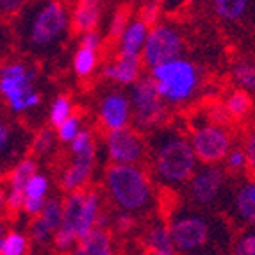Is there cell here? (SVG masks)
Listing matches in <instances>:
<instances>
[{"mask_svg":"<svg viewBox=\"0 0 255 255\" xmlns=\"http://www.w3.org/2000/svg\"><path fill=\"white\" fill-rule=\"evenodd\" d=\"M168 230L177 252L195 254L211 243L213 221L196 211H182L171 218Z\"/></svg>","mask_w":255,"mask_h":255,"instance_id":"cell-5","label":"cell"},{"mask_svg":"<svg viewBox=\"0 0 255 255\" xmlns=\"http://www.w3.org/2000/svg\"><path fill=\"white\" fill-rule=\"evenodd\" d=\"M104 187L122 213H141L153 202L152 179L141 166L109 164L104 173Z\"/></svg>","mask_w":255,"mask_h":255,"instance_id":"cell-2","label":"cell"},{"mask_svg":"<svg viewBox=\"0 0 255 255\" xmlns=\"http://www.w3.org/2000/svg\"><path fill=\"white\" fill-rule=\"evenodd\" d=\"M25 146V139L21 132L13 124V120L5 115V111L0 109V166L16 164L21 148Z\"/></svg>","mask_w":255,"mask_h":255,"instance_id":"cell-15","label":"cell"},{"mask_svg":"<svg viewBox=\"0 0 255 255\" xmlns=\"http://www.w3.org/2000/svg\"><path fill=\"white\" fill-rule=\"evenodd\" d=\"M130 118L136 130H148L157 127L164 118V100L157 95L150 77H141L130 90Z\"/></svg>","mask_w":255,"mask_h":255,"instance_id":"cell-7","label":"cell"},{"mask_svg":"<svg viewBox=\"0 0 255 255\" xmlns=\"http://www.w3.org/2000/svg\"><path fill=\"white\" fill-rule=\"evenodd\" d=\"M106 152L111 164L139 166V162L148 155V143L139 130L125 127L107 132Z\"/></svg>","mask_w":255,"mask_h":255,"instance_id":"cell-10","label":"cell"},{"mask_svg":"<svg viewBox=\"0 0 255 255\" xmlns=\"http://www.w3.org/2000/svg\"><path fill=\"white\" fill-rule=\"evenodd\" d=\"M2 239H4V238H2ZM2 239H0V245H2Z\"/></svg>","mask_w":255,"mask_h":255,"instance_id":"cell-44","label":"cell"},{"mask_svg":"<svg viewBox=\"0 0 255 255\" xmlns=\"http://www.w3.org/2000/svg\"><path fill=\"white\" fill-rule=\"evenodd\" d=\"M48 191H50V180L47 175L38 171L25 187L21 211L32 218H38L45 207V202L48 200Z\"/></svg>","mask_w":255,"mask_h":255,"instance_id":"cell-18","label":"cell"},{"mask_svg":"<svg viewBox=\"0 0 255 255\" xmlns=\"http://www.w3.org/2000/svg\"><path fill=\"white\" fill-rule=\"evenodd\" d=\"M100 45H102V39H100V34H98L97 30H95V32H88V34H82L81 47L91 48V50H97L98 52Z\"/></svg>","mask_w":255,"mask_h":255,"instance_id":"cell-39","label":"cell"},{"mask_svg":"<svg viewBox=\"0 0 255 255\" xmlns=\"http://www.w3.org/2000/svg\"><path fill=\"white\" fill-rule=\"evenodd\" d=\"M102 18V5L97 0H81L77 2L72 13V27L77 34L95 32Z\"/></svg>","mask_w":255,"mask_h":255,"instance_id":"cell-19","label":"cell"},{"mask_svg":"<svg viewBox=\"0 0 255 255\" xmlns=\"http://www.w3.org/2000/svg\"><path fill=\"white\" fill-rule=\"evenodd\" d=\"M141 57L139 55H120L104 68V77L122 86H132L139 81Z\"/></svg>","mask_w":255,"mask_h":255,"instance_id":"cell-17","label":"cell"},{"mask_svg":"<svg viewBox=\"0 0 255 255\" xmlns=\"http://www.w3.org/2000/svg\"><path fill=\"white\" fill-rule=\"evenodd\" d=\"M214 13L227 21H236L241 16H245L248 9L247 0H216L213 4Z\"/></svg>","mask_w":255,"mask_h":255,"instance_id":"cell-27","label":"cell"},{"mask_svg":"<svg viewBox=\"0 0 255 255\" xmlns=\"http://www.w3.org/2000/svg\"><path fill=\"white\" fill-rule=\"evenodd\" d=\"M70 116H73V104L70 100V97H66V95L55 97V100L50 106V111H48V122H50V125L54 128H57Z\"/></svg>","mask_w":255,"mask_h":255,"instance_id":"cell-28","label":"cell"},{"mask_svg":"<svg viewBox=\"0 0 255 255\" xmlns=\"http://www.w3.org/2000/svg\"><path fill=\"white\" fill-rule=\"evenodd\" d=\"M61 216H63V200H59V198H48L45 202V207H43L38 220L52 230V234H55V230H57V227L61 223Z\"/></svg>","mask_w":255,"mask_h":255,"instance_id":"cell-30","label":"cell"},{"mask_svg":"<svg viewBox=\"0 0 255 255\" xmlns=\"http://www.w3.org/2000/svg\"><path fill=\"white\" fill-rule=\"evenodd\" d=\"M146 36H148V27L143 21H139L137 18L128 21L127 29L120 38V55H139L141 57Z\"/></svg>","mask_w":255,"mask_h":255,"instance_id":"cell-21","label":"cell"},{"mask_svg":"<svg viewBox=\"0 0 255 255\" xmlns=\"http://www.w3.org/2000/svg\"><path fill=\"white\" fill-rule=\"evenodd\" d=\"M145 247L148 255H177V248L171 241L170 230L162 223L152 225L146 230Z\"/></svg>","mask_w":255,"mask_h":255,"instance_id":"cell-22","label":"cell"},{"mask_svg":"<svg viewBox=\"0 0 255 255\" xmlns=\"http://www.w3.org/2000/svg\"><path fill=\"white\" fill-rule=\"evenodd\" d=\"M128 11L127 9H118V11H115V14H113V20H111L109 23V39H120L122 38V34H124V30L127 29L128 25Z\"/></svg>","mask_w":255,"mask_h":255,"instance_id":"cell-34","label":"cell"},{"mask_svg":"<svg viewBox=\"0 0 255 255\" xmlns=\"http://www.w3.org/2000/svg\"><path fill=\"white\" fill-rule=\"evenodd\" d=\"M245 157H247V168L250 171V177H255V130H252L245 141Z\"/></svg>","mask_w":255,"mask_h":255,"instance_id":"cell-37","label":"cell"},{"mask_svg":"<svg viewBox=\"0 0 255 255\" xmlns=\"http://www.w3.org/2000/svg\"><path fill=\"white\" fill-rule=\"evenodd\" d=\"M81 130H82L81 128V118H79L77 115H73V116H70L64 124H61L59 127L55 128V137H57V141H61V143L70 145Z\"/></svg>","mask_w":255,"mask_h":255,"instance_id":"cell-31","label":"cell"},{"mask_svg":"<svg viewBox=\"0 0 255 255\" xmlns=\"http://www.w3.org/2000/svg\"><path fill=\"white\" fill-rule=\"evenodd\" d=\"M150 79L159 97L170 104H182L189 100L200 82L198 68L191 61L182 57L152 68Z\"/></svg>","mask_w":255,"mask_h":255,"instance_id":"cell-4","label":"cell"},{"mask_svg":"<svg viewBox=\"0 0 255 255\" xmlns=\"http://www.w3.org/2000/svg\"><path fill=\"white\" fill-rule=\"evenodd\" d=\"M232 255H255V230H247L236 238Z\"/></svg>","mask_w":255,"mask_h":255,"instance_id":"cell-33","label":"cell"},{"mask_svg":"<svg viewBox=\"0 0 255 255\" xmlns=\"http://www.w3.org/2000/svg\"><path fill=\"white\" fill-rule=\"evenodd\" d=\"M5 234H7V227H5L4 221H0V239L4 238Z\"/></svg>","mask_w":255,"mask_h":255,"instance_id":"cell-42","label":"cell"},{"mask_svg":"<svg viewBox=\"0 0 255 255\" xmlns=\"http://www.w3.org/2000/svg\"><path fill=\"white\" fill-rule=\"evenodd\" d=\"M36 70L23 61H7L0 66V98L14 115H23L41 104L36 90Z\"/></svg>","mask_w":255,"mask_h":255,"instance_id":"cell-3","label":"cell"},{"mask_svg":"<svg viewBox=\"0 0 255 255\" xmlns=\"http://www.w3.org/2000/svg\"><path fill=\"white\" fill-rule=\"evenodd\" d=\"M232 214L245 225L255 227V177L236 187L232 195Z\"/></svg>","mask_w":255,"mask_h":255,"instance_id":"cell-16","label":"cell"},{"mask_svg":"<svg viewBox=\"0 0 255 255\" xmlns=\"http://www.w3.org/2000/svg\"><path fill=\"white\" fill-rule=\"evenodd\" d=\"M232 79H234L238 90L250 93L255 91V63L254 61H239L232 68Z\"/></svg>","mask_w":255,"mask_h":255,"instance_id":"cell-25","label":"cell"},{"mask_svg":"<svg viewBox=\"0 0 255 255\" xmlns=\"http://www.w3.org/2000/svg\"><path fill=\"white\" fill-rule=\"evenodd\" d=\"M70 255H115L111 234L107 229L97 227L84 239L77 241Z\"/></svg>","mask_w":255,"mask_h":255,"instance_id":"cell-20","label":"cell"},{"mask_svg":"<svg viewBox=\"0 0 255 255\" xmlns=\"http://www.w3.org/2000/svg\"><path fill=\"white\" fill-rule=\"evenodd\" d=\"M95 145V139H93V134H91L90 130H86V128H82L79 134L75 136V139L70 143V155H77V153L84 152V150H88L90 146Z\"/></svg>","mask_w":255,"mask_h":255,"instance_id":"cell-36","label":"cell"},{"mask_svg":"<svg viewBox=\"0 0 255 255\" xmlns=\"http://www.w3.org/2000/svg\"><path fill=\"white\" fill-rule=\"evenodd\" d=\"M23 5V2H16V0H2L0 2V11L2 13H18V9Z\"/></svg>","mask_w":255,"mask_h":255,"instance_id":"cell-40","label":"cell"},{"mask_svg":"<svg viewBox=\"0 0 255 255\" xmlns=\"http://www.w3.org/2000/svg\"><path fill=\"white\" fill-rule=\"evenodd\" d=\"M247 168V157L243 148H232L229 152V155L225 157V173H238V171Z\"/></svg>","mask_w":255,"mask_h":255,"instance_id":"cell-35","label":"cell"},{"mask_svg":"<svg viewBox=\"0 0 255 255\" xmlns=\"http://www.w3.org/2000/svg\"><path fill=\"white\" fill-rule=\"evenodd\" d=\"M55 132L50 127H43L32 137V143H30V150L36 157H43V155H48V153L54 150L55 146Z\"/></svg>","mask_w":255,"mask_h":255,"instance_id":"cell-29","label":"cell"},{"mask_svg":"<svg viewBox=\"0 0 255 255\" xmlns=\"http://www.w3.org/2000/svg\"><path fill=\"white\" fill-rule=\"evenodd\" d=\"M150 161L157 179L166 186H182L196 171V157L184 134L170 127L159 128L148 143Z\"/></svg>","mask_w":255,"mask_h":255,"instance_id":"cell-1","label":"cell"},{"mask_svg":"<svg viewBox=\"0 0 255 255\" xmlns=\"http://www.w3.org/2000/svg\"><path fill=\"white\" fill-rule=\"evenodd\" d=\"M70 27L68 9L63 2H47L32 14L27 39L32 47L47 48L57 43Z\"/></svg>","mask_w":255,"mask_h":255,"instance_id":"cell-6","label":"cell"},{"mask_svg":"<svg viewBox=\"0 0 255 255\" xmlns=\"http://www.w3.org/2000/svg\"><path fill=\"white\" fill-rule=\"evenodd\" d=\"M5 207H7V204H5V191L4 189H0V214L4 213Z\"/></svg>","mask_w":255,"mask_h":255,"instance_id":"cell-41","label":"cell"},{"mask_svg":"<svg viewBox=\"0 0 255 255\" xmlns=\"http://www.w3.org/2000/svg\"><path fill=\"white\" fill-rule=\"evenodd\" d=\"M162 11V4L161 2H145L141 5L139 14H137V20L143 21L148 29L155 27L159 23V16H161Z\"/></svg>","mask_w":255,"mask_h":255,"instance_id":"cell-32","label":"cell"},{"mask_svg":"<svg viewBox=\"0 0 255 255\" xmlns=\"http://www.w3.org/2000/svg\"><path fill=\"white\" fill-rule=\"evenodd\" d=\"M186 255H207V254H204V252H195V254H186Z\"/></svg>","mask_w":255,"mask_h":255,"instance_id":"cell-43","label":"cell"},{"mask_svg":"<svg viewBox=\"0 0 255 255\" xmlns=\"http://www.w3.org/2000/svg\"><path fill=\"white\" fill-rule=\"evenodd\" d=\"M189 143L196 161L204 166H216L218 162L225 161L232 150V136L229 130L211 122L193 128Z\"/></svg>","mask_w":255,"mask_h":255,"instance_id":"cell-8","label":"cell"},{"mask_svg":"<svg viewBox=\"0 0 255 255\" xmlns=\"http://www.w3.org/2000/svg\"><path fill=\"white\" fill-rule=\"evenodd\" d=\"M134 225H136L134 214L120 213L118 216L115 218V229L118 230V232H122V234H125V232H128L130 229H134Z\"/></svg>","mask_w":255,"mask_h":255,"instance_id":"cell-38","label":"cell"},{"mask_svg":"<svg viewBox=\"0 0 255 255\" xmlns=\"http://www.w3.org/2000/svg\"><path fill=\"white\" fill-rule=\"evenodd\" d=\"M98 116H100V124L104 125V128H107V132L125 128L130 120L128 97L122 91L107 93L98 106Z\"/></svg>","mask_w":255,"mask_h":255,"instance_id":"cell-14","label":"cell"},{"mask_svg":"<svg viewBox=\"0 0 255 255\" xmlns=\"http://www.w3.org/2000/svg\"><path fill=\"white\" fill-rule=\"evenodd\" d=\"M29 238L20 230H7L0 245V255H27Z\"/></svg>","mask_w":255,"mask_h":255,"instance_id":"cell-26","label":"cell"},{"mask_svg":"<svg viewBox=\"0 0 255 255\" xmlns=\"http://www.w3.org/2000/svg\"><path fill=\"white\" fill-rule=\"evenodd\" d=\"M252 106H254V102H252L250 93L243 90H234L232 93H229L225 98V104H223L230 120H243L245 116H248Z\"/></svg>","mask_w":255,"mask_h":255,"instance_id":"cell-23","label":"cell"},{"mask_svg":"<svg viewBox=\"0 0 255 255\" xmlns=\"http://www.w3.org/2000/svg\"><path fill=\"white\" fill-rule=\"evenodd\" d=\"M38 173V162L34 157H23L11 168L7 177V191H5V204L11 213L21 211L23 195L29 180Z\"/></svg>","mask_w":255,"mask_h":255,"instance_id":"cell-13","label":"cell"},{"mask_svg":"<svg viewBox=\"0 0 255 255\" xmlns=\"http://www.w3.org/2000/svg\"><path fill=\"white\" fill-rule=\"evenodd\" d=\"M98 64V52L91 48L79 47L73 55V72L79 77H90L97 70Z\"/></svg>","mask_w":255,"mask_h":255,"instance_id":"cell-24","label":"cell"},{"mask_svg":"<svg viewBox=\"0 0 255 255\" xmlns=\"http://www.w3.org/2000/svg\"><path fill=\"white\" fill-rule=\"evenodd\" d=\"M184 52V39L177 29L170 25L157 23L148 29L145 47L141 50V63H145L150 70L159 64L180 59Z\"/></svg>","mask_w":255,"mask_h":255,"instance_id":"cell-9","label":"cell"},{"mask_svg":"<svg viewBox=\"0 0 255 255\" xmlns=\"http://www.w3.org/2000/svg\"><path fill=\"white\" fill-rule=\"evenodd\" d=\"M227 173L218 166H202L193 173L187 182V195L189 200L198 207H207L221 196L225 187Z\"/></svg>","mask_w":255,"mask_h":255,"instance_id":"cell-11","label":"cell"},{"mask_svg":"<svg viewBox=\"0 0 255 255\" xmlns=\"http://www.w3.org/2000/svg\"><path fill=\"white\" fill-rule=\"evenodd\" d=\"M95 157H97V145L90 146L77 155H72V161L64 166V170L59 175L61 189L68 195L86 189L91 179V173H93Z\"/></svg>","mask_w":255,"mask_h":255,"instance_id":"cell-12","label":"cell"}]
</instances>
